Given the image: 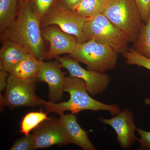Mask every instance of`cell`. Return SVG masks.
Wrapping results in <instances>:
<instances>
[{
  "label": "cell",
  "instance_id": "1",
  "mask_svg": "<svg viewBox=\"0 0 150 150\" xmlns=\"http://www.w3.org/2000/svg\"><path fill=\"white\" fill-rule=\"evenodd\" d=\"M41 28L40 20L33 10L29 2L19 1L16 18L1 33V41L15 42L38 61H43L47 51Z\"/></svg>",
  "mask_w": 150,
  "mask_h": 150
},
{
  "label": "cell",
  "instance_id": "2",
  "mask_svg": "<svg viewBox=\"0 0 150 150\" xmlns=\"http://www.w3.org/2000/svg\"><path fill=\"white\" fill-rule=\"evenodd\" d=\"M64 91L70 94L69 99L66 102L56 103L42 99L43 105L48 113L53 112L60 115L65 111L76 114L84 110H106L115 116L121 111L116 103L106 104L92 98L88 91L85 83L79 78L71 76L65 77Z\"/></svg>",
  "mask_w": 150,
  "mask_h": 150
},
{
  "label": "cell",
  "instance_id": "3",
  "mask_svg": "<svg viewBox=\"0 0 150 150\" xmlns=\"http://www.w3.org/2000/svg\"><path fill=\"white\" fill-rule=\"evenodd\" d=\"M103 14L127 36L129 42H135L143 21L135 0H109Z\"/></svg>",
  "mask_w": 150,
  "mask_h": 150
},
{
  "label": "cell",
  "instance_id": "4",
  "mask_svg": "<svg viewBox=\"0 0 150 150\" xmlns=\"http://www.w3.org/2000/svg\"><path fill=\"white\" fill-rule=\"evenodd\" d=\"M83 33L84 42L93 40L110 46L118 54H122L128 49L129 42L127 36L103 13L89 18Z\"/></svg>",
  "mask_w": 150,
  "mask_h": 150
},
{
  "label": "cell",
  "instance_id": "5",
  "mask_svg": "<svg viewBox=\"0 0 150 150\" xmlns=\"http://www.w3.org/2000/svg\"><path fill=\"white\" fill-rule=\"evenodd\" d=\"M118 54L110 46L91 40L77 43L70 57L85 64L88 69L105 73L116 67Z\"/></svg>",
  "mask_w": 150,
  "mask_h": 150
},
{
  "label": "cell",
  "instance_id": "6",
  "mask_svg": "<svg viewBox=\"0 0 150 150\" xmlns=\"http://www.w3.org/2000/svg\"><path fill=\"white\" fill-rule=\"evenodd\" d=\"M37 79H23L9 74L6 92L1 96L2 104L10 108L43 105L42 99L35 94Z\"/></svg>",
  "mask_w": 150,
  "mask_h": 150
},
{
  "label": "cell",
  "instance_id": "7",
  "mask_svg": "<svg viewBox=\"0 0 150 150\" xmlns=\"http://www.w3.org/2000/svg\"><path fill=\"white\" fill-rule=\"evenodd\" d=\"M88 18L70 10L58 1L41 19L40 25L41 28L52 25H58L64 32L74 35L78 43H83L84 42L83 30Z\"/></svg>",
  "mask_w": 150,
  "mask_h": 150
},
{
  "label": "cell",
  "instance_id": "8",
  "mask_svg": "<svg viewBox=\"0 0 150 150\" xmlns=\"http://www.w3.org/2000/svg\"><path fill=\"white\" fill-rule=\"evenodd\" d=\"M61 67L68 70L70 76L81 79L85 83L89 94L93 96L102 94L108 88L110 77L105 73L86 70L81 67L77 60L68 56L56 58Z\"/></svg>",
  "mask_w": 150,
  "mask_h": 150
},
{
  "label": "cell",
  "instance_id": "9",
  "mask_svg": "<svg viewBox=\"0 0 150 150\" xmlns=\"http://www.w3.org/2000/svg\"><path fill=\"white\" fill-rule=\"evenodd\" d=\"M41 33L44 40L49 43L46 59L56 58L60 55L73 53L78 43L74 35L64 32L58 25H48L41 28Z\"/></svg>",
  "mask_w": 150,
  "mask_h": 150
},
{
  "label": "cell",
  "instance_id": "10",
  "mask_svg": "<svg viewBox=\"0 0 150 150\" xmlns=\"http://www.w3.org/2000/svg\"><path fill=\"white\" fill-rule=\"evenodd\" d=\"M133 112L128 108L110 118L100 117L98 120L109 125L115 130L118 144L123 149H130L137 141L135 134L137 128L134 122Z\"/></svg>",
  "mask_w": 150,
  "mask_h": 150
},
{
  "label": "cell",
  "instance_id": "11",
  "mask_svg": "<svg viewBox=\"0 0 150 150\" xmlns=\"http://www.w3.org/2000/svg\"><path fill=\"white\" fill-rule=\"evenodd\" d=\"M32 134L35 149L49 147L54 145L64 146L71 144L59 119H47L46 122L38 127Z\"/></svg>",
  "mask_w": 150,
  "mask_h": 150
},
{
  "label": "cell",
  "instance_id": "12",
  "mask_svg": "<svg viewBox=\"0 0 150 150\" xmlns=\"http://www.w3.org/2000/svg\"><path fill=\"white\" fill-rule=\"evenodd\" d=\"M61 64L56 62L42 61L38 81L44 82L48 84L49 88L50 101L56 103L63 98L64 85V73L62 71Z\"/></svg>",
  "mask_w": 150,
  "mask_h": 150
},
{
  "label": "cell",
  "instance_id": "13",
  "mask_svg": "<svg viewBox=\"0 0 150 150\" xmlns=\"http://www.w3.org/2000/svg\"><path fill=\"white\" fill-rule=\"evenodd\" d=\"M59 122L67 134L71 143L84 150H96L90 140L88 133L82 129L77 121L76 116L73 113L59 115Z\"/></svg>",
  "mask_w": 150,
  "mask_h": 150
},
{
  "label": "cell",
  "instance_id": "14",
  "mask_svg": "<svg viewBox=\"0 0 150 150\" xmlns=\"http://www.w3.org/2000/svg\"><path fill=\"white\" fill-rule=\"evenodd\" d=\"M0 50V67L10 74L30 53L18 44L13 41H2Z\"/></svg>",
  "mask_w": 150,
  "mask_h": 150
},
{
  "label": "cell",
  "instance_id": "15",
  "mask_svg": "<svg viewBox=\"0 0 150 150\" xmlns=\"http://www.w3.org/2000/svg\"><path fill=\"white\" fill-rule=\"evenodd\" d=\"M42 62L38 61L32 54H30L9 74L21 79H38Z\"/></svg>",
  "mask_w": 150,
  "mask_h": 150
},
{
  "label": "cell",
  "instance_id": "16",
  "mask_svg": "<svg viewBox=\"0 0 150 150\" xmlns=\"http://www.w3.org/2000/svg\"><path fill=\"white\" fill-rule=\"evenodd\" d=\"M18 0H0V30L3 32L14 21L18 13Z\"/></svg>",
  "mask_w": 150,
  "mask_h": 150
},
{
  "label": "cell",
  "instance_id": "17",
  "mask_svg": "<svg viewBox=\"0 0 150 150\" xmlns=\"http://www.w3.org/2000/svg\"><path fill=\"white\" fill-rule=\"evenodd\" d=\"M109 0H82L74 11L79 15L90 18L103 13Z\"/></svg>",
  "mask_w": 150,
  "mask_h": 150
},
{
  "label": "cell",
  "instance_id": "18",
  "mask_svg": "<svg viewBox=\"0 0 150 150\" xmlns=\"http://www.w3.org/2000/svg\"><path fill=\"white\" fill-rule=\"evenodd\" d=\"M134 43V49L143 56L150 59V13L147 21L142 24Z\"/></svg>",
  "mask_w": 150,
  "mask_h": 150
},
{
  "label": "cell",
  "instance_id": "19",
  "mask_svg": "<svg viewBox=\"0 0 150 150\" xmlns=\"http://www.w3.org/2000/svg\"><path fill=\"white\" fill-rule=\"evenodd\" d=\"M48 112H32L28 113L23 119L21 126V132L24 135L29 134L30 132L39 124L48 119Z\"/></svg>",
  "mask_w": 150,
  "mask_h": 150
},
{
  "label": "cell",
  "instance_id": "20",
  "mask_svg": "<svg viewBox=\"0 0 150 150\" xmlns=\"http://www.w3.org/2000/svg\"><path fill=\"white\" fill-rule=\"evenodd\" d=\"M128 65H137L150 71V59L143 56L134 48H128L122 54Z\"/></svg>",
  "mask_w": 150,
  "mask_h": 150
},
{
  "label": "cell",
  "instance_id": "21",
  "mask_svg": "<svg viewBox=\"0 0 150 150\" xmlns=\"http://www.w3.org/2000/svg\"><path fill=\"white\" fill-rule=\"evenodd\" d=\"M59 0H29L31 8L41 21L49 10Z\"/></svg>",
  "mask_w": 150,
  "mask_h": 150
},
{
  "label": "cell",
  "instance_id": "22",
  "mask_svg": "<svg viewBox=\"0 0 150 150\" xmlns=\"http://www.w3.org/2000/svg\"><path fill=\"white\" fill-rule=\"evenodd\" d=\"M35 142L33 134H28L15 142L11 150H35Z\"/></svg>",
  "mask_w": 150,
  "mask_h": 150
},
{
  "label": "cell",
  "instance_id": "23",
  "mask_svg": "<svg viewBox=\"0 0 150 150\" xmlns=\"http://www.w3.org/2000/svg\"><path fill=\"white\" fill-rule=\"evenodd\" d=\"M142 21H147L150 13V0H135Z\"/></svg>",
  "mask_w": 150,
  "mask_h": 150
},
{
  "label": "cell",
  "instance_id": "24",
  "mask_svg": "<svg viewBox=\"0 0 150 150\" xmlns=\"http://www.w3.org/2000/svg\"><path fill=\"white\" fill-rule=\"evenodd\" d=\"M137 131L140 137L137 140L141 146L140 149L150 150V131L141 129H137Z\"/></svg>",
  "mask_w": 150,
  "mask_h": 150
},
{
  "label": "cell",
  "instance_id": "25",
  "mask_svg": "<svg viewBox=\"0 0 150 150\" xmlns=\"http://www.w3.org/2000/svg\"><path fill=\"white\" fill-rule=\"evenodd\" d=\"M82 1V0H59V1L67 8L73 11L76 9Z\"/></svg>",
  "mask_w": 150,
  "mask_h": 150
},
{
  "label": "cell",
  "instance_id": "26",
  "mask_svg": "<svg viewBox=\"0 0 150 150\" xmlns=\"http://www.w3.org/2000/svg\"><path fill=\"white\" fill-rule=\"evenodd\" d=\"M9 73L3 70L0 71V91H2L6 88L7 81V78Z\"/></svg>",
  "mask_w": 150,
  "mask_h": 150
},
{
  "label": "cell",
  "instance_id": "27",
  "mask_svg": "<svg viewBox=\"0 0 150 150\" xmlns=\"http://www.w3.org/2000/svg\"><path fill=\"white\" fill-rule=\"evenodd\" d=\"M144 103L146 105L150 106V98H146L144 100Z\"/></svg>",
  "mask_w": 150,
  "mask_h": 150
},
{
  "label": "cell",
  "instance_id": "28",
  "mask_svg": "<svg viewBox=\"0 0 150 150\" xmlns=\"http://www.w3.org/2000/svg\"><path fill=\"white\" fill-rule=\"evenodd\" d=\"M19 1H29V0H18Z\"/></svg>",
  "mask_w": 150,
  "mask_h": 150
}]
</instances>
